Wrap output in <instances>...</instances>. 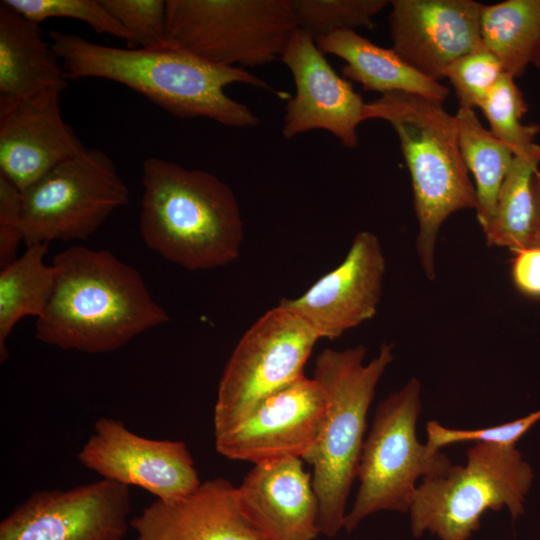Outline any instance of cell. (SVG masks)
I'll return each mask as SVG.
<instances>
[{
    "mask_svg": "<svg viewBox=\"0 0 540 540\" xmlns=\"http://www.w3.org/2000/svg\"><path fill=\"white\" fill-rule=\"evenodd\" d=\"M50 38L68 79L120 83L178 118H207L232 128L257 126L253 111L225 92L235 83L289 98L246 69L214 64L180 49L112 47L61 31L50 32Z\"/></svg>",
    "mask_w": 540,
    "mask_h": 540,
    "instance_id": "obj_1",
    "label": "cell"
},
{
    "mask_svg": "<svg viewBox=\"0 0 540 540\" xmlns=\"http://www.w3.org/2000/svg\"><path fill=\"white\" fill-rule=\"evenodd\" d=\"M53 295L35 323V337L64 350H117L170 316L140 273L108 250L72 246L55 255Z\"/></svg>",
    "mask_w": 540,
    "mask_h": 540,
    "instance_id": "obj_2",
    "label": "cell"
},
{
    "mask_svg": "<svg viewBox=\"0 0 540 540\" xmlns=\"http://www.w3.org/2000/svg\"><path fill=\"white\" fill-rule=\"evenodd\" d=\"M140 232L148 248L189 271L236 261L244 239L237 197L216 175L149 157L142 164Z\"/></svg>",
    "mask_w": 540,
    "mask_h": 540,
    "instance_id": "obj_3",
    "label": "cell"
},
{
    "mask_svg": "<svg viewBox=\"0 0 540 540\" xmlns=\"http://www.w3.org/2000/svg\"><path fill=\"white\" fill-rule=\"evenodd\" d=\"M364 118L389 122L398 136L413 188L416 250L423 272L434 280L435 248L443 223L460 210L477 208L455 116L439 100L393 92L366 103Z\"/></svg>",
    "mask_w": 540,
    "mask_h": 540,
    "instance_id": "obj_4",
    "label": "cell"
},
{
    "mask_svg": "<svg viewBox=\"0 0 540 540\" xmlns=\"http://www.w3.org/2000/svg\"><path fill=\"white\" fill-rule=\"evenodd\" d=\"M366 352L361 344L344 350L325 348L313 370V378L326 390L329 404L317 440L301 459L313 468L318 529L329 538L344 529L347 499L357 478L365 441L367 413L377 384L394 359V345L383 343L367 364Z\"/></svg>",
    "mask_w": 540,
    "mask_h": 540,
    "instance_id": "obj_5",
    "label": "cell"
},
{
    "mask_svg": "<svg viewBox=\"0 0 540 540\" xmlns=\"http://www.w3.org/2000/svg\"><path fill=\"white\" fill-rule=\"evenodd\" d=\"M466 456L465 466L452 465L417 486L409 509L413 537L429 532L439 540H469L487 510L506 507L513 521L524 513L534 475L515 446L476 443Z\"/></svg>",
    "mask_w": 540,
    "mask_h": 540,
    "instance_id": "obj_6",
    "label": "cell"
},
{
    "mask_svg": "<svg viewBox=\"0 0 540 540\" xmlns=\"http://www.w3.org/2000/svg\"><path fill=\"white\" fill-rule=\"evenodd\" d=\"M420 395L421 384L413 377L378 404L363 444L360 485L345 517L346 532L379 511L409 512L417 480L444 476L452 466L444 453L420 443L416 436Z\"/></svg>",
    "mask_w": 540,
    "mask_h": 540,
    "instance_id": "obj_7",
    "label": "cell"
},
{
    "mask_svg": "<svg viewBox=\"0 0 540 540\" xmlns=\"http://www.w3.org/2000/svg\"><path fill=\"white\" fill-rule=\"evenodd\" d=\"M296 29L290 0H166L167 46L218 65L281 59Z\"/></svg>",
    "mask_w": 540,
    "mask_h": 540,
    "instance_id": "obj_8",
    "label": "cell"
},
{
    "mask_svg": "<svg viewBox=\"0 0 540 540\" xmlns=\"http://www.w3.org/2000/svg\"><path fill=\"white\" fill-rule=\"evenodd\" d=\"M128 201V188L112 159L86 148L23 191V241L28 246L86 240Z\"/></svg>",
    "mask_w": 540,
    "mask_h": 540,
    "instance_id": "obj_9",
    "label": "cell"
},
{
    "mask_svg": "<svg viewBox=\"0 0 540 540\" xmlns=\"http://www.w3.org/2000/svg\"><path fill=\"white\" fill-rule=\"evenodd\" d=\"M319 340L292 311L279 304L243 334L219 382L214 408V435L236 427L264 398L302 375Z\"/></svg>",
    "mask_w": 540,
    "mask_h": 540,
    "instance_id": "obj_10",
    "label": "cell"
},
{
    "mask_svg": "<svg viewBox=\"0 0 540 540\" xmlns=\"http://www.w3.org/2000/svg\"><path fill=\"white\" fill-rule=\"evenodd\" d=\"M129 486L109 479L33 493L0 523V540H122Z\"/></svg>",
    "mask_w": 540,
    "mask_h": 540,
    "instance_id": "obj_11",
    "label": "cell"
},
{
    "mask_svg": "<svg viewBox=\"0 0 540 540\" xmlns=\"http://www.w3.org/2000/svg\"><path fill=\"white\" fill-rule=\"evenodd\" d=\"M328 404L324 387L302 375L260 401L236 427L215 436L216 450L253 464L302 458L320 434Z\"/></svg>",
    "mask_w": 540,
    "mask_h": 540,
    "instance_id": "obj_12",
    "label": "cell"
},
{
    "mask_svg": "<svg viewBox=\"0 0 540 540\" xmlns=\"http://www.w3.org/2000/svg\"><path fill=\"white\" fill-rule=\"evenodd\" d=\"M77 458L102 478L141 487L163 501L187 496L201 484L184 442L145 438L112 418L96 421Z\"/></svg>",
    "mask_w": 540,
    "mask_h": 540,
    "instance_id": "obj_13",
    "label": "cell"
},
{
    "mask_svg": "<svg viewBox=\"0 0 540 540\" xmlns=\"http://www.w3.org/2000/svg\"><path fill=\"white\" fill-rule=\"evenodd\" d=\"M280 60L295 83V95L285 106L283 137L291 139L321 129L346 148L357 147L366 103L351 83L336 73L315 40L297 28Z\"/></svg>",
    "mask_w": 540,
    "mask_h": 540,
    "instance_id": "obj_14",
    "label": "cell"
},
{
    "mask_svg": "<svg viewBox=\"0 0 540 540\" xmlns=\"http://www.w3.org/2000/svg\"><path fill=\"white\" fill-rule=\"evenodd\" d=\"M386 259L380 240L358 232L343 261L301 296L279 305L302 319L319 339H336L372 319L382 296Z\"/></svg>",
    "mask_w": 540,
    "mask_h": 540,
    "instance_id": "obj_15",
    "label": "cell"
},
{
    "mask_svg": "<svg viewBox=\"0 0 540 540\" xmlns=\"http://www.w3.org/2000/svg\"><path fill=\"white\" fill-rule=\"evenodd\" d=\"M392 49L421 74L439 81L455 60L485 48L482 3L474 0H392Z\"/></svg>",
    "mask_w": 540,
    "mask_h": 540,
    "instance_id": "obj_16",
    "label": "cell"
},
{
    "mask_svg": "<svg viewBox=\"0 0 540 540\" xmlns=\"http://www.w3.org/2000/svg\"><path fill=\"white\" fill-rule=\"evenodd\" d=\"M61 92L50 89L0 111V174L22 191L86 149L62 117Z\"/></svg>",
    "mask_w": 540,
    "mask_h": 540,
    "instance_id": "obj_17",
    "label": "cell"
},
{
    "mask_svg": "<svg viewBox=\"0 0 540 540\" xmlns=\"http://www.w3.org/2000/svg\"><path fill=\"white\" fill-rule=\"evenodd\" d=\"M237 488L246 519L266 540H315L319 505L303 460L254 464Z\"/></svg>",
    "mask_w": 540,
    "mask_h": 540,
    "instance_id": "obj_18",
    "label": "cell"
},
{
    "mask_svg": "<svg viewBox=\"0 0 540 540\" xmlns=\"http://www.w3.org/2000/svg\"><path fill=\"white\" fill-rule=\"evenodd\" d=\"M130 526L136 540H266L241 511L237 488L224 478L207 480L176 500L156 499Z\"/></svg>",
    "mask_w": 540,
    "mask_h": 540,
    "instance_id": "obj_19",
    "label": "cell"
},
{
    "mask_svg": "<svg viewBox=\"0 0 540 540\" xmlns=\"http://www.w3.org/2000/svg\"><path fill=\"white\" fill-rule=\"evenodd\" d=\"M67 75L39 24L0 2V111L50 89L64 90Z\"/></svg>",
    "mask_w": 540,
    "mask_h": 540,
    "instance_id": "obj_20",
    "label": "cell"
},
{
    "mask_svg": "<svg viewBox=\"0 0 540 540\" xmlns=\"http://www.w3.org/2000/svg\"><path fill=\"white\" fill-rule=\"evenodd\" d=\"M324 54L346 64L344 78L358 82L364 91L383 94L411 93L443 102L449 88L406 63L392 48L380 47L354 30L335 32L315 40Z\"/></svg>",
    "mask_w": 540,
    "mask_h": 540,
    "instance_id": "obj_21",
    "label": "cell"
},
{
    "mask_svg": "<svg viewBox=\"0 0 540 540\" xmlns=\"http://www.w3.org/2000/svg\"><path fill=\"white\" fill-rule=\"evenodd\" d=\"M480 33L504 73L521 77L540 48V0H506L482 6Z\"/></svg>",
    "mask_w": 540,
    "mask_h": 540,
    "instance_id": "obj_22",
    "label": "cell"
},
{
    "mask_svg": "<svg viewBox=\"0 0 540 540\" xmlns=\"http://www.w3.org/2000/svg\"><path fill=\"white\" fill-rule=\"evenodd\" d=\"M48 243L27 246L25 252L0 271V360L8 356L6 341L18 321L40 317L55 289L57 269L44 263Z\"/></svg>",
    "mask_w": 540,
    "mask_h": 540,
    "instance_id": "obj_23",
    "label": "cell"
},
{
    "mask_svg": "<svg viewBox=\"0 0 540 540\" xmlns=\"http://www.w3.org/2000/svg\"><path fill=\"white\" fill-rule=\"evenodd\" d=\"M454 116L460 151L475 182L477 220L485 232L494 219L498 193L514 154L481 124L475 110L459 107Z\"/></svg>",
    "mask_w": 540,
    "mask_h": 540,
    "instance_id": "obj_24",
    "label": "cell"
},
{
    "mask_svg": "<svg viewBox=\"0 0 540 540\" xmlns=\"http://www.w3.org/2000/svg\"><path fill=\"white\" fill-rule=\"evenodd\" d=\"M540 164V144L536 143L513 162L500 187L494 219L484 232L488 246L505 247L513 253L527 247L534 203L532 179Z\"/></svg>",
    "mask_w": 540,
    "mask_h": 540,
    "instance_id": "obj_25",
    "label": "cell"
},
{
    "mask_svg": "<svg viewBox=\"0 0 540 540\" xmlns=\"http://www.w3.org/2000/svg\"><path fill=\"white\" fill-rule=\"evenodd\" d=\"M479 108L489 123L490 132L514 155L524 154L536 144L540 125L522 123L528 104L510 75H501Z\"/></svg>",
    "mask_w": 540,
    "mask_h": 540,
    "instance_id": "obj_26",
    "label": "cell"
},
{
    "mask_svg": "<svg viewBox=\"0 0 540 540\" xmlns=\"http://www.w3.org/2000/svg\"><path fill=\"white\" fill-rule=\"evenodd\" d=\"M298 29L314 40L335 32L372 27L387 0H290Z\"/></svg>",
    "mask_w": 540,
    "mask_h": 540,
    "instance_id": "obj_27",
    "label": "cell"
},
{
    "mask_svg": "<svg viewBox=\"0 0 540 540\" xmlns=\"http://www.w3.org/2000/svg\"><path fill=\"white\" fill-rule=\"evenodd\" d=\"M11 8L36 24L50 18H72L134 45L133 36L105 8L101 0H4Z\"/></svg>",
    "mask_w": 540,
    "mask_h": 540,
    "instance_id": "obj_28",
    "label": "cell"
},
{
    "mask_svg": "<svg viewBox=\"0 0 540 540\" xmlns=\"http://www.w3.org/2000/svg\"><path fill=\"white\" fill-rule=\"evenodd\" d=\"M504 73L498 59L486 48L466 54L444 71L461 108H479Z\"/></svg>",
    "mask_w": 540,
    "mask_h": 540,
    "instance_id": "obj_29",
    "label": "cell"
},
{
    "mask_svg": "<svg viewBox=\"0 0 540 540\" xmlns=\"http://www.w3.org/2000/svg\"><path fill=\"white\" fill-rule=\"evenodd\" d=\"M141 48H166V0H101Z\"/></svg>",
    "mask_w": 540,
    "mask_h": 540,
    "instance_id": "obj_30",
    "label": "cell"
},
{
    "mask_svg": "<svg viewBox=\"0 0 540 540\" xmlns=\"http://www.w3.org/2000/svg\"><path fill=\"white\" fill-rule=\"evenodd\" d=\"M540 420V411L496 426L479 429H451L437 421L426 424V445L435 451L459 442L491 443L514 447L515 444Z\"/></svg>",
    "mask_w": 540,
    "mask_h": 540,
    "instance_id": "obj_31",
    "label": "cell"
},
{
    "mask_svg": "<svg viewBox=\"0 0 540 540\" xmlns=\"http://www.w3.org/2000/svg\"><path fill=\"white\" fill-rule=\"evenodd\" d=\"M23 191L0 174V268L17 259L18 245L23 241L21 218Z\"/></svg>",
    "mask_w": 540,
    "mask_h": 540,
    "instance_id": "obj_32",
    "label": "cell"
},
{
    "mask_svg": "<svg viewBox=\"0 0 540 540\" xmlns=\"http://www.w3.org/2000/svg\"><path fill=\"white\" fill-rule=\"evenodd\" d=\"M512 280L522 294L540 298V247H526L515 253Z\"/></svg>",
    "mask_w": 540,
    "mask_h": 540,
    "instance_id": "obj_33",
    "label": "cell"
},
{
    "mask_svg": "<svg viewBox=\"0 0 540 540\" xmlns=\"http://www.w3.org/2000/svg\"><path fill=\"white\" fill-rule=\"evenodd\" d=\"M534 214L527 247H540V170L532 179Z\"/></svg>",
    "mask_w": 540,
    "mask_h": 540,
    "instance_id": "obj_34",
    "label": "cell"
},
{
    "mask_svg": "<svg viewBox=\"0 0 540 540\" xmlns=\"http://www.w3.org/2000/svg\"><path fill=\"white\" fill-rule=\"evenodd\" d=\"M532 65H534L537 68V70L540 72V48L538 52L536 53V56L532 62Z\"/></svg>",
    "mask_w": 540,
    "mask_h": 540,
    "instance_id": "obj_35",
    "label": "cell"
}]
</instances>
